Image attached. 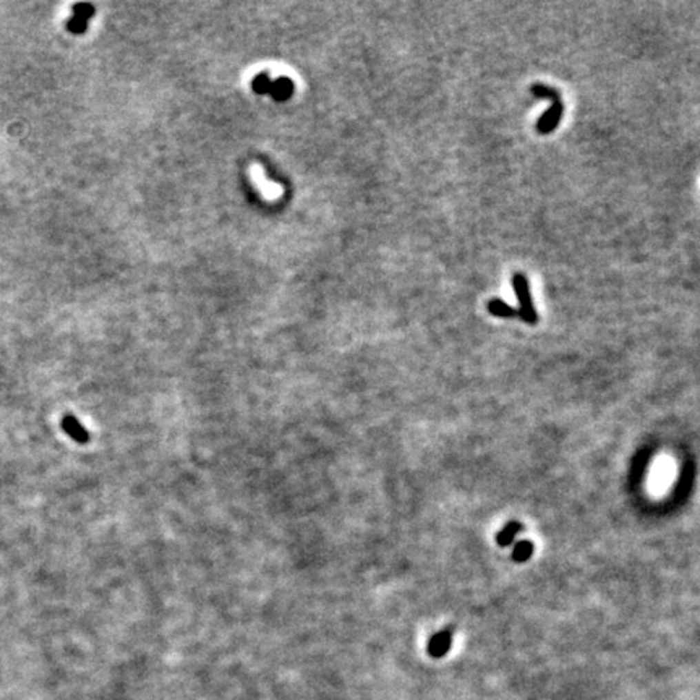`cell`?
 I'll return each mask as SVG.
<instances>
[{"label":"cell","instance_id":"obj_8","mask_svg":"<svg viewBox=\"0 0 700 700\" xmlns=\"http://www.w3.org/2000/svg\"><path fill=\"white\" fill-rule=\"evenodd\" d=\"M75 18L68 23V28H70L72 31H75V33H83L85 31V25H86V20L90 18L91 15H93V7H88V10L83 13L81 12V6H76L75 7Z\"/></svg>","mask_w":700,"mask_h":700},{"label":"cell","instance_id":"obj_4","mask_svg":"<svg viewBox=\"0 0 700 700\" xmlns=\"http://www.w3.org/2000/svg\"><path fill=\"white\" fill-rule=\"evenodd\" d=\"M62 430L65 431L73 441H76V443L85 444L90 441V433L86 431V428L83 426L80 422H78V418H75L73 415H65L62 418Z\"/></svg>","mask_w":700,"mask_h":700},{"label":"cell","instance_id":"obj_10","mask_svg":"<svg viewBox=\"0 0 700 700\" xmlns=\"http://www.w3.org/2000/svg\"><path fill=\"white\" fill-rule=\"evenodd\" d=\"M271 88H273V81H271V78L268 75H258L255 78V81H253V90L256 91V93L260 94H265V93H271Z\"/></svg>","mask_w":700,"mask_h":700},{"label":"cell","instance_id":"obj_7","mask_svg":"<svg viewBox=\"0 0 700 700\" xmlns=\"http://www.w3.org/2000/svg\"><path fill=\"white\" fill-rule=\"evenodd\" d=\"M522 525H520L519 522H509L506 527L503 528V531L500 532V535L496 537V540H498V545L500 546H509L511 543H513L514 537L517 535V533L522 531Z\"/></svg>","mask_w":700,"mask_h":700},{"label":"cell","instance_id":"obj_3","mask_svg":"<svg viewBox=\"0 0 700 700\" xmlns=\"http://www.w3.org/2000/svg\"><path fill=\"white\" fill-rule=\"evenodd\" d=\"M451 644H453V632L449 629L440 630L433 635L430 642H428V653L433 658H441L444 657L446 653L449 652Z\"/></svg>","mask_w":700,"mask_h":700},{"label":"cell","instance_id":"obj_2","mask_svg":"<svg viewBox=\"0 0 700 700\" xmlns=\"http://www.w3.org/2000/svg\"><path fill=\"white\" fill-rule=\"evenodd\" d=\"M513 287L515 292V297H517L519 302V318L527 325H537L538 315L535 310V305H533L532 296H531V287H528V280L524 274L515 273L513 278Z\"/></svg>","mask_w":700,"mask_h":700},{"label":"cell","instance_id":"obj_6","mask_svg":"<svg viewBox=\"0 0 700 700\" xmlns=\"http://www.w3.org/2000/svg\"><path fill=\"white\" fill-rule=\"evenodd\" d=\"M292 91H294L292 81H290L289 78L280 76L279 80L273 81V88H271V96H273V98L278 99V101H284V99H289L290 98Z\"/></svg>","mask_w":700,"mask_h":700},{"label":"cell","instance_id":"obj_5","mask_svg":"<svg viewBox=\"0 0 700 700\" xmlns=\"http://www.w3.org/2000/svg\"><path fill=\"white\" fill-rule=\"evenodd\" d=\"M488 311L491 313L493 316L498 318H519V310H515L508 303L501 300V298H493V300L488 302Z\"/></svg>","mask_w":700,"mask_h":700},{"label":"cell","instance_id":"obj_9","mask_svg":"<svg viewBox=\"0 0 700 700\" xmlns=\"http://www.w3.org/2000/svg\"><path fill=\"white\" fill-rule=\"evenodd\" d=\"M532 553H533V543L528 542V540H522L514 546L513 559L515 561V563H524V561H527L528 558H531Z\"/></svg>","mask_w":700,"mask_h":700},{"label":"cell","instance_id":"obj_1","mask_svg":"<svg viewBox=\"0 0 700 700\" xmlns=\"http://www.w3.org/2000/svg\"><path fill=\"white\" fill-rule=\"evenodd\" d=\"M531 93L533 96H537V98L553 101L551 107L545 110L537 122V132L540 133V135H550V133L559 125L564 112V104L563 99H561L559 91H556L555 88L546 85H533L531 88Z\"/></svg>","mask_w":700,"mask_h":700}]
</instances>
